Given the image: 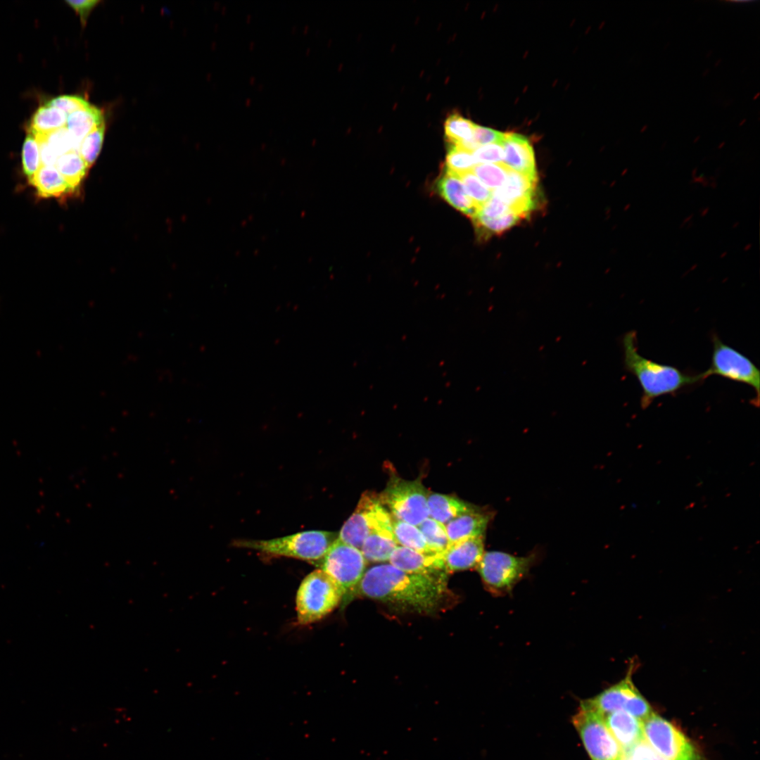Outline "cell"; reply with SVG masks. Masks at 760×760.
Segmentation results:
<instances>
[{
	"label": "cell",
	"instance_id": "1",
	"mask_svg": "<svg viewBox=\"0 0 760 760\" xmlns=\"http://www.w3.org/2000/svg\"><path fill=\"white\" fill-rule=\"evenodd\" d=\"M446 577L405 572L391 564L365 571L355 593L420 614L434 612L446 592Z\"/></svg>",
	"mask_w": 760,
	"mask_h": 760
},
{
	"label": "cell",
	"instance_id": "2",
	"mask_svg": "<svg viewBox=\"0 0 760 760\" xmlns=\"http://www.w3.org/2000/svg\"><path fill=\"white\" fill-rule=\"evenodd\" d=\"M625 369L634 375L641 388L640 405L646 409L657 398L675 394L680 389L702 381L700 374L690 375L676 367L658 363L638 353L637 333L630 331L622 338Z\"/></svg>",
	"mask_w": 760,
	"mask_h": 760
},
{
	"label": "cell",
	"instance_id": "3",
	"mask_svg": "<svg viewBox=\"0 0 760 760\" xmlns=\"http://www.w3.org/2000/svg\"><path fill=\"white\" fill-rule=\"evenodd\" d=\"M338 538L336 533L307 531L270 540H236L232 545L251 549L269 557H286L316 566Z\"/></svg>",
	"mask_w": 760,
	"mask_h": 760
},
{
	"label": "cell",
	"instance_id": "4",
	"mask_svg": "<svg viewBox=\"0 0 760 760\" xmlns=\"http://www.w3.org/2000/svg\"><path fill=\"white\" fill-rule=\"evenodd\" d=\"M341 591L322 569H316L302 581L296 593L297 620L308 625L323 619L342 602Z\"/></svg>",
	"mask_w": 760,
	"mask_h": 760
},
{
	"label": "cell",
	"instance_id": "5",
	"mask_svg": "<svg viewBox=\"0 0 760 760\" xmlns=\"http://www.w3.org/2000/svg\"><path fill=\"white\" fill-rule=\"evenodd\" d=\"M428 493L421 479L410 481L393 476L379 498L393 517L418 526L429 517Z\"/></svg>",
	"mask_w": 760,
	"mask_h": 760
},
{
	"label": "cell",
	"instance_id": "6",
	"mask_svg": "<svg viewBox=\"0 0 760 760\" xmlns=\"http://www.w3.org/2000/svg\"><path fill=\"white\" fill-rule=\"evenodd\" d=\"M366 562L360 550L337 538L316 566L339 588L343 595L341 602H347L363 577Z\"/></svg>",
	"mask_w": 760,
	"mask_h": 760
},
{
	"label": "cell",
	"instance_id": "7",
	"mask_svg": "<svg viewBox=\"0 0 760 760\" xmlns=\"http://www.w3.org/2000/svg\"><path fill=\"white\" fill-rule=\"evenodd\" d=\"M391 514L381 502L379 495L365 491L352 515L341 528L338 538L343 542L360 550L370 534L393 531Z\"/></svg>",
	"mask_w": 760,
	"mask_h": 760
},
{
	"label": "cell",
	"instance_id": "8",
	"mask_svg": "<svg viewBox=\"0 0 760 760\" xmlns=\"http://www.w3.org/2000/svg\"><path fill=\"white\" fill-rule=\"evenodd\" d=\"M532 557H517L500 551L484 552L476 569L485 587L496 595L512 591L528 572Z\"/></svg>",
	"mask_w": 760,
	"mask_h": 760
},
{
	"label": "cell",
	"instance_id": "9",
	"mask_svg": "<svg viewBox=\"0 0 760 760\" xmlns=\"http://www.w3.org/2000/svg\"><path fill=\"white\" fill-rule=\"evenodd\" d=\"M713 351L710 367L699 374L702 381L711 375L745 384L752 387L756 398L754 405L759 404V369L744 354L724 343L719 337L712 336Z\"/></svg>",
	"mask_w": 760,
	"mask_h": 760
},
{
	"label": "cell",
	"instance_id": "10",
	"mask_svg": "<svg viewBox=\"0 0 760 760\" xmlns=\"http://www.w3.org/2000/svg\"><path fill=\"white\" fill-rule=\"evenodd\" d=\"M572 722L591 760L621 759L623 752L602 715L581 703Z\"/></svg>",
	"mask_w": 760,
	"mask_h": 760
},
{
	"label": "cell",
	"instance_id": "11",
	"mask_svg": "<svg viewBox=\"0 0 760 760\" xmlns=\"http://www.w3.org/2000/svg\"><path fill=\"white\" fill-rule=\"evenodd\" d=\"M643 730L647 744L666 760H702L684 733L654 712L643 721Z\"/></svg>",
	"mask_w": 760,
	"mask_h": 760
},
{
	"label": "cell",
	"instance_id": "12",
	"mask_svg": "<svg viewBox=\"0 0 760 760\" xmlns=\"http://www.w3.org/2000/svg\"><path fill=\"white\" fill-rule=\"evenodd\" d=\"M581 704L602 716L624 711L642 722L654 711L646 699L633 683L632 669L622 680Z\"/></svg>",
	"mask_w": 760,
	"mask_h": 760
},
{
	"label": "cell",
	"instance_id": "13",
	"mask_svg": "<svg viewBox=\"0 0 760 760\" xmlns=\"http://www.w3.org/2000/svg\"><path fill=\"white\" fill-rule=\"evenodd\" d=\"M536 178L509 169L505 182L492 195L506 203L510 210L526 217L536 204Z\"/></svg>",
	"mask_w": 760,
	"mask_h": 760
},
{
	"label": "cell",
	"instance_id": "14",
	"mask_svg": "<svg viewBox=\"0 0 760 760\" xmlns=\"http://www.w3.org/2000/svg\"><path fill=\"white\" fill-rule=\"evenodd\" d=\"M443 555L426 554L398 545L393 552L389 564L405 572L446 577Z\"/></svg>",
	"mask_w": 760,
	"mask_h": 760
},
{
	"label": "cell",
	"instance_id": "15",
	"mask_svg": "<svg viewBox=\"0 0 760 760\" xmlns=\"http://www.w3.org/2000/svg\"><path fill=\"white\" fill-rule=\"evenodd\" d=\"M502 144L505 152L502 164L512 170L537 179L534 151L526 137L513 132L505 133Z\"/></svg>",
	"mask_w": 760,
	"mask_h": 760
},
{
	"label": "cell",
	"instance_id": "16",
	"mask_svg": "<svg viewBox=\"0 0 760 760\" xmlns=\"http://www.w3.org/2000/svg\"><path fill=\"white\" fill-rule=\"evenodd\" d=\"M484 552V536L450 544L443 555L446 572L476 568Z\"/></svg>",
	"mask_w": 760,
	"mask_h": 760
},
{
	"label": "cell",
	"instance_id": "17",
	"mask_svg": "<svg viewBox=\"0 0 760 760\" xmlns=\"http://www.w3.org/2000/svg\"><path fill=\"white\" fill-rule=\"evenodd\" d=\"M603 716L607 727L623 752L645 740L643 722L631 714L624 711H616Z\"/></svg>",
	"mask_w": 760,
	"mask_h": 760
},
{
	"label": "cell",
	"instance_id": "18",
	"mask_svg": "<svg viewBox=\"0 0 760 760\" xmlns=\"http://www.w3.org/2000/svg\"><path fill=\"white\" fill-rule=\"evenodd\" d=\"M489 520L490 515L478 507L455 518L445 526L450 544L484 536Z\"/></svg>",
	"mask_w": 760,
	"mask_h": 760
},
{
	"label": "cell",
	"instance_id": "19",
	"mask_svg": "<svg viewBox=\"0 0 760 760\" xmlns=\"http://www.w3.org/2000/svg\"><path fill=\"white\" fill-rule=\"evenodd\" d=\"M438 194L450 205L473 217L479 209L467 194L458 175L444 170L436 184Z\"/></svg>",
	"mask_w": 760,
	"mask_h": 760
},
{
	"label": "cell",
	"instance_id": "20",
	"mask_svg": "<svg viewBox=\"0 0 760 760\" xmlns=\"http://www.w3.org/2000/svg\"><path fill=\"white\" fill-rule=\"evenodd\" d=\"M427 503L429 517L445 526L458 516L476 507L456 496L436 493H428Z\"/></svg>",
	"mask_w": 760,
	"mask_h": 760
},
{
	"label": "cell",
	"instance_id": "21",
	"mask_svg": "<svg viewBox=\"0 0 760 760\" xmlns=\"http://www.w3.org/2000/svg\"><path fill=\"white\" fill-rule=\"evenodd\" d=\"M29 182L41 198H61L74 192L54 166L41 165Z\"/></svg>",
	"mask_w": 760,
	"mask_h": 760
},
{
	"label": "cell",
	"instance_id": "22",
	"mask_svg": "<svg viewBox=\"0 0 760 760\" xmlns=\"http://www.w3.org/2000/svg\"><path fill=\"white\" fill-rule=\"evenodd\" d=\"M103 122L105 121L101 110L90 105L69 114L65 127L79 148L82 139Z\"/></svg>",
	"mask_w": 760,
	"mask_h": 760
},
{
	"label": "cell",
	"instance_id": "23",
	"mask_svg": "<svg viewBox=\"0 0 760 760\" xmlns=\"http://www.w3.org/2000/svg\"><path fill=\"white\" fill-rule=\"evenodd\" d=\"M398 546L393 531H378L366 538L360 551L366 561L380 563L389 561Z\"/></svg>",
	"mask_w": 760,
	"mask_h": 760
},
{
	"label": "cell",
	"instance_id": "24",
	"mask_svg": "<svg viewBox=\"0 0 760 760\" xmlns=\"http://www.w3.org/2000/svg\"><path fill=\"white\" fill-rule=\"evenodd\" d=\"M68 115L61 110L46 104L39 107L32 116L29 133L44 136L66 126Z\"/></svg>",
	"mask_w": 760,
	"mask_h": 760
},
{
	"label": "cell",
	"instance_id": "25",
	"mask_svg": "<svg viewBox=\"0 0 760 760\" xmlns=\"http://www.w3.org/2000/svg\"><path fill=\"white\" fill-rule=\"evenodd\" d=\"M54 167L73 191L78 189L89 170L78 151L74 150L58 156Z\"/></svg>",
	"mask_w": 760,
	"mask_h": 760
},
{
	"label": "cell",
	"instance_id": "26",
	"mask_svg": "<svg viewBox=\"0 0 760 760\" xmlns=\"http://www.w3.org/2000/svg\"><path fill=\"white\" fill-rule=\"evenodd\" d=\"M391 517L393 533L398 545L422 553L435 554L429 550L424 537L417 526L395 519L392 515Z\"/></svg>",
	"mask_w": 760,
	"mask_h": 760
},
{
	"label": "cell",
	"instance_id": "27",
	"mask_svg": "<svg viewBox=\"0 0 760 760\" xmlns=\"http://www.w3.org/2000/svg\"><path fill=\"white\" fill-rule=\"evenodd\" d=\"M475 125L461 115L452 113L444 123L445 137L450 144L461 146L472 141Z\"/></svg>",
	"mask_w": 760,
	"mask_h": 760
},
{
	"label": "cell",
	"instance_id": "28",
	"mask_svg": "<svg viewBox=\"0 0 760 760\" xmlns=\"http://www.w3.org/2000/svg\"><path fill=\"white\" fill-rule=\"evenodd\" d=\"M429 550L435 554L443 555L449 546V540L445 525L428 517L418 526Z\"/></svg>",
	"mask_w": 760,
	"mask_h": 760
},
{
	"label": "cell",
	"instance_id": "29",
	"mask_svg": "<svg viewBox=\"0 0 760 760\" xmlns=\"http://www.w3.org/2000/svg\"><path fill=\"white\" fill-rule=\"evenodd\" d=\"M475 227L483 236L500 234L517 224L522 218L510 212L498 217H487L476 213L471 217Z\"/></svg>",
	"mask_w": 760,
	"mask_h": 760
},
{
	"label": "cell",
	"instance_id": "30",
	"mask_svg": "<svg viewBox=\"0 0 760 760\" xmlns=\"http://www.w3.org/2000/svg\"><path fill=\"white\" fill-rule=\"evenodd\" d=\"M106 131L103 122L89 132L81 141L78 153L89 169L96 160L102 148Z\"/></svg>",
	"mask_w": 760,
	"mask_h": 760
},
{
	"label": "cell",
	"instance_id": "31",
	"mask_svg": "<svg viewBox=\"0 0 760 760\" xmlns=\"http://www.w3.org/2000/svg\"><path fill=\"white\" fill-rule=\"evenodd\" d=\"M509 168L503 164H477L471 172L490 190H495L505 182Z\"/></svg>",
	"mask_w": 760,
	"mask_h": 760
},
{
	"label": "cell",
	"instance_id": "32",
	"mask_svg": "<svg viewBox=\"0 0 760 760\" xmlns=\"http://www.w3.org/2000/svg\"><path fill=\"white\" fill-rule=\"evenodd\" d=\"M476 165L472 152L450 144L445 159V170L460 175L471 171Z\"/></svg>",
	"mask_w": 760,
	"mask_h": 760
},
{
	"label": "cell",
	"instance_id": "33",
	"mask_svg": "<svg viewBox=\"0 0 760 760\" xmlns=\"http://www.w3.org/2000/svg\"><path fill=\"white\" fill-rule=\"evenodd\" d=\"M23 170L30 181L42 165L39 146L35 137L28 133L22 151Z\"/></svg>",
	"mask_w": 760,
	"mask_h": 760
},
{
	"label": "cell",
	"instance_id": "34",
	"mask_svg": "<svg viewBox=\"0 0 760 760\" xmlns=\"http://www.w3.org/2000/svg\"><path fill=\"white\" fill-rule=\"evenodd\" d=\"M465 191L475 205L479 208L492 196V191L487 188L471 172L459 175Z\"/></svg>",
	"mask_w": 760,
	"mask_h": 760
},
{
	"label": "cell",
	"instance_id": "35",
	"mask_svg": "<svg viewBox=\"0 0 760 760\" xmlns=\"http://www.w3.org/2000/svg\"><path fill=\"white\" fill-rule=\"evenodd\" d=\"M44 137L47 144L57 157L72 150L78 151V147L66 127Z\"/></svg>",
	"mask_w": 760,
	"mask_h": 760
},
{
	"label": "cell",
	"instance_id": "36",
	"mask_svg": "<svg viewBox=\"0 0 760 760\" xmlns=\"http://www.w3.org/2000/svg\"><path fill=\"white\" fill-rule=\"evenodd\" d=\"M476 164H502L505 158L502 144L481 146L472 152Z\"/></svg>",
	"mask_w": 760,
	"mask_h": 760
},
{
	"label": "cell",
	"instance_id": "37",
	"mask_svg": "<svg viewBox=\"0 0 760 760\" xmlns=\"http://www.w3.org/2000/svg\"><path fill=\"white\" fill-rule=\"evenodd\" d=\"M46 104L56 107L65 113L70 114L91 104L84 98L77 96H60L49 101Z\"/></svg>",
	"mask_w": 760,
	"mask_h": 760
},
{
	"label": "cell",
	"instance_id": "38",
	"mask_svg": "<svg viewBox=\"0 0 760 760\" xmlns=\"http://www.w3.org/2000/svg\"><path fill=\"white\" fill-rule=\"evenodd\" d=\"M505 134L493 129L475 125L473 134V141L479 148L491 144H502Z\"/></svg>",
	"mask_w": 760,
	"mask_h": 760
},
{
	"label": "cell",
	"instance_id": "39",
	"mask_svg": "<svg viewBox=\"0 0 760 760\" xmlns=\"http://www.w3.org/2000/svg\"><path fill=\"white\" fill-rule=\"evenodd\" d=\"M623 754L635 760H666L654 751L645 740L633 745Z\"/></svg>",
	"mask_w": 760,
	"mask_h": 760
},
{
	"label": "cell",
	"instance_id": "40",
	"mask_svg": "<svg viewBox=\"0 0 760 760\" xmlns=\"http://www.w3.org/2000/svg\"><path fill=\"white\" fill-rule=\"evenodd\" d=\"M512 212L508 205L499 198L493 196L486 202L476 213L487 217L494 218Z\"/></svg>",
	"mask_w": 760,
	"mask_h": 760
},
{
	"label": "cell",
	"instance_id": "41",
	"mask_svg": "<svg viewBox=\"0 0 760 760\" xmlns=\"http://www.w3.org/2000/svg\"><path fill=\"white\" fill-rule=\"evenodd\" d=\"M66 2L79 15L82 25H84L90 13L100 1L96 0H84L67 1Z\"/></svg>",
	"mask_w": 760,
	"mask_h": 760
},
{
	"label": "cell",
	"instance_id": "42",
	"mask_svg": "<svg viewBox=\"0 0 760 760\" xmlns=\"http://www.w3.org/2000/svg\"><path fill=\"white\" fill-rule=\"evenodd\" d=\"M693 217H694V213H691L689 215H688L687 217H685L683 220V222H681V224H680L679 228L683 229L688 222H690L692 220Z\"/></svg>",
	"mask_w": 760,
	"mask_h": 760
},
{
	"label": "cell",
	"instance_id": "43",
	"mask_svg": "<svg viewBox=\"0 0 760 760\" xmlns=\"http://www.w3.org/2000/svg\"><path fill=\"white\" fill-rule=\"evenodd\" d=\"M705 179H706V177H705L704 175V174H701V175H699V176H695V177H694L692 178V183H699V184H702V183L703 182V181H704V180Z\"/></svg>",
	"mask_w": 760,
	"mask_h": 760
},
{
	"label": "cell",
	"instance_id": "44",
	"mask_svg": "<svg viewBox=\"0 0 760 760\" xmlns=\"http://www.w3.org/2000/svg\"><path fill=\"white\" fill-rule=\"evenodd\" d=\"M709 210H710V208H709V207H705V208H702V209H701V210H699V213H700V216H701L702 217H705V216H706V215H707L708 214V213L709 212Z\"/></svg>",
	"mask_w": 760,
	"mask_h": 760
},
{
	"label": "cell",
	"instance_id": "45",
	"mask_svg": "<svg viewBox=\"0 0 760 760\" xmlns=\"http://www.w3.org/2000/svg\"><path fill=\"white\" fill-rule=\"evenodd\" d=\"M752 243H747V244H746V245H745V246L743 247V251H744L745 252H748L749 251H750V250L752 249Z\"/></svg>",
	"mask_w": 760,
	"mask_h": 760
},
{
	"label": "cell",
	"instance_id": "46",
	"mask_svg": "<svg viewBox=\"0 0 760 760\" xmlns=\"http://www.w3.org/2000/svg\"><path fill=\"white\" fill-rule=\"evenodd\" d=\"M711 189H715L717 187V182L716 180L709 182V186Z\"/></svg>",
	"mask_w": 760,
	"mask_h": 760
},
{
	"label": "cell",
	"instance_id": "47",
	"mask_svg": "<svg viewBox=\"0 0 760 760\" xmlns=\"http://www.w3.org/2000/svg\"><path fill=\"white\" fill-rule=\"evenodd\" d=\"M701 184L704 187H707L709 186V180L706 178Z\"/></svg>",
	"mask_w": 760,
	"mask_h": 760
},
{
	"label": "cell",
	"instance_id": "48",
	"mask_svg": "<svg viewBox=\"0 0 760 760\" xmlns=\"http://www.w3.org/2000/svg\"><path fill=\"white\" fill-rule=\"evenodd\" d=\"M621 760H635L633 758L623 754Z\"/></svg>",
	"mask_w": 760,
	"mask_h": 760
},
{
	"label": "cell",
	"instance_id": "49",
	"mask_svg": "<svg viewBox=\"0 0 760 760\" xmlns=\"http://www.w3.org/2000/svg\"><path fill=\"white\" fill-rule=\"evenodd\" d=\"M709 72H710V69H709V68H707V69H705V70H704L703 71V72H702V76L703 77H706L707 75H709Z\"/></svg>",
	"mask_w": 760,
	"mask_h": 760
},
{
	"label": "cell",
	"instance_id": "50",
	"mask_svg": "<svg viewBox=\"0 0 760 760\" xmlns=\"http://www.w3.org/2000/svg\"><path fill=\"white\" fill-rule=\"evenodd\" d=\"M647 129H648V125H643V126H642V127H641V129H640V133H643V132H645V131H647Z\"/></svg>",
	"mask_w": 760,
	"mask_h": 760
},
{
	"label": "cell",
	"instance_id": "51",
	"mask_svg": "<svg viewBox=\"0 0 760 760\" xmlns=\"http://www.w3.org/2000/svg\"><path fill=\"white\" fill-rule=\"evenodd\" d=\"M721 62H722L721 58L718 59L714 63V67L718 68L721 65Z\"/></svg>",
	"mask_w": 760,
	"mask_h": 760
},
{
	"label": "cell",
	"instance_id": "52",
	"mask_svg": "<svg viewBox=\"0 0 760 760\" xmlns=\"http://www.w3.org/2000/svg\"><path fill=\"white\" fill-rule=\"evenodd\" d=\"M697 174V167H695L694 169H692V170L691 172V175H692V177H694L696 176Z\"/></svg>",
	"mask_w": 760,
	"mask_h": 760
},
{
	"label": "cell",
	"instance_id": "53",
	"mask_svg": "<svg viewBox=\"0 0 760 760\" xmlns=\"http://www.w3.org/2000/svg\"><path fill=\"white\" fill-rule=\"evenodd\" d=\"M739 225L740 222L738 221H736L732 224V229H735L739 227Z\"/></svg>",
	"mask_w": 760,
	"mask_h": 760
},
{
	"label": "cell",
	"instance_id": "54",
	"mask_svg": "<svg viewBox=\"0 0 760 760\" xmlns=\"http://www.w3.org/2000/svg\"><path fill=\"white\" fill-rule=\"evenodd\" d=\"M727 255H728V251H723L722 253H721L719 258L723 259V258H726L727 256Z\"/></svg>",
	"mask_w": 760,
	"mask_h": 760
},
{
	"label": "cell",
	"instance_id": "55",
	"mask_svg": "<svg viewBox=\"0 0 760 760\" xmlns=\"http://www.w3.org/2000/svg\"><path fill=\"white\" fill-rule=\"evenodd\" d=\"M699 139H700V135H697L693 139L692 143L696 144V143H697L699 141Z\"/></svg>",
	"mask_w": 760,
	"mask_h": 760
},
{
	"label": "cell",
	"instance_id": "56",
	"mask_svg": "<svg viewBox=\"0 0 760 760\" xmlns=\"http://www.w3.org/2000/svg\"><path fill=\"white\" fill-rule=\"evenodd\" d=\"M726 145V141H722L718 145V149H721Z\"/></svg>",
	"mask_w": 760,
	"mask_h": 760
},
{
	"label": "cell",
	"instance_id": "57",
	"mask_svg": "<svg viewBox=\"0 0 760 760\" xmlns=\"http://www.w3.org/2000/svg\"><path fill=\"white\" fill-rule=\"evenodd\" d=\"M697 266H698V264L695 263L690 267L689 270L692 271V270H695L697 267Z\"/></svg>",
	"mask_w": 760,
	"mask_h": 760
},
{
	"label": "cell",
	"instance_id": "58",
	"mask_svg": "<svg viewBox=\"0 0 760 760\" xmlns=\"http://www.w3.org/2000/svg\"><path fill=\"white\" fill-rule=\"evenodd\" d=\"M712 53H713V51H712V50H709V51H707V54H706V58H708L711 57V55H712Z\"/></svg>",
	"mask_w": 760,
	"mask_h": 760
},
{
	"label": "cell",
	"instance_id": "59",
	"mask_svg": "<svg viewBox=\"0 0 760 760\" xmlns=\"http://www.w3.org/2000/svg\"><path fill=\"white\" fill-rule=\"evenodd\" d=\"M746 121H747V119H746V118H744V119H742V120H741V121L740 122V123H739V126H740V127H741V126L744 125L745 124Z\"/></svg>",
	"mask_w": 760,
	"mask_h": 760
},
{
	"label": "cell",
	"instance_id": "60",
	"mask_svg": "<svg viewBox=\"0 0 760 760\" xmlns=\"http://www.w3.org/2000/svg\"><path fill=\"white\" fill-rule=\"evenodd\" d=\"M686 225H687L686 228L689 229L693 226V222L692 221H690Z\"/></svg>",
	"mask_w": 760,
	"mask_h": 760
},
{
	"label": "cell",
	"instance_id": "61",
	"mask_svg": "<svg viewBox=\"0 0 760 760\" xmlns=\"http://www.w3.org/2000/svg\"><path fill=\"white\" fill-rule=\"evenodd\" d=\"M631 207V203H628V204H626V206L624 207L623 210H624L625 211H626V210H629Z\"/></svg>",
	"mask_w": 760,
	"mask_h": 760
},
{
	"label": "cell",
	"instance_id": "62",
	"mask_svg": "<svg viewBox=\"0 0 760 760\" xmlns=\"http://www.w3.org/2000/svg\"><path fill=\"white\" fill-rule=\"evenodd\" d=\"M759 95H760V93H759V92H757V93H756V94H755V95L754 96V97H753V100H754V101L756 100V99H757L759 98Z\"/></svg>",
	"mask_w": 760,
	"mask_h": 760
},
{
	"label": "cell",
	"instance_id": "63",
	"mask_svg": "<svg viewBox=\"0 0 760 760\" xmlns=\"http://www.w3.org/2000/svg\"><path fill=\"white\" fill-rule=\"evenodd\" d=\"M627 172H628V168H625V169H624V170H623V172H622V173H621V175H622V176L625 175H626V174L627 173Z\"/></svg>",
	"mask_w": 760,
	"mask_h": 760
},
{
	"label": "cell",
	"instance_id": "64",
	"mask_svg": "<svg viewBox=\"0 0 760 760\" xmlns=\"http://www.w3.org/2000/svg\"><path fill=\"white\" fill-rule=\"evenodd\" d=\"M666 45V46L664 47L665 49L669 46V42H668Z\"/></svg>",
	"mask_w": 760,
	"mask_h": 760
}]
</instances>
